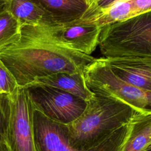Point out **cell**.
Instances as JSON below:
<instances>
[{
  "label": "cell",
  "mask_w": 151,
  "mask_h": 151,
  "mask_svg": "<svg viewBox=\"0 0 151 151\" xmlns=\"http://www.w3.org/2000/svg\"><path fill=\"white\" fill-rule=\"evenodd\" d=\"M95 58L61 46L36 26L22 25L19 39L0 51V60L19 87L58 72H83Z\"/></svg>",
  "instance_id": "1"
},
{
  "label": "cell",
  "mask_w": 151,
  "mask_h": 151,
  "mask_svg": "<svg viewBox=\"0 0 151 151\" xmlns=\"http://www.w3.org/2000/svg\"><path fill=\"white\" fill-rule=\"evenodd\" d=\"M137 111L123 101L94 94L83 113L65 124L68 142L74 149H89L129 123Z\"/></svg>",
  "instance_id": "2"
},
{
  "label": "cell",
  "mask_w": 151,
  "mask_h": 151,
  "mask_svg": "<svg viewBox=\"0 0 151 151\" xmlns=\"http://www.w3.org/2000/svg\"><path fill=\"white\" fill-rule=\"evenodd\" d=\"M103 57L151 58V11L101 27Z\"/></svg>",
  "instance_id": "3"
},
{
  "label": "cell",
  "mask_w": 151,
  "mask_h": 151,
  "mask_svg": "<svg viewBox=\"0 0 151 151\" xmlns=\"http://www.w3.org/2000/svg\"><path fill=\"white\" fill-rule=\"evenodd\" d=\"M83 73L88 88L94 94L120 100L137 111L150 110L151 91L136 87L120 79L102 57L88 64Z\"/></svg>",
  "instance_id": "4"
},
{
  "label": "cell",
  "mask_w": 151,
  "mask_h": 151,
  "mask_svg": "<svg viewBox=\"0 0 151 151\" xmlns=\"http://www.w3.org/2000/svg\"><path fill=\"white\" fill-rule=\"evenodd\" d=\"M33 121L38 151H122L132 129L131 120L95 146L83 150L74 149L69 145L65 124L48 119L35 109Z\"/></svg>",
  "instance_id": "5"
},
{
  "label": "cell",
  "mask_w": 151,
  "mask_h": 151,
  "mask_svg": "<svg viewBox=\"0 0 151 151\" xmlns=\"http://www.w3.org/2000/svg\"><path fill=\"white\" fill-rule=\"evenodd\" d=\"M35 109L48 119L64 124L76 119L84 111L86 101L58 88L38 84L25 87Z\"/></svg>",
  "instance_id": "6"
},
{
  "label": "cell",
  "mask_w": 151,
  "mask_h": 151,
  "mask_svg": "<svg viewBox=\"0 0 151 151\" xmlns=\"http://www.w3.org/2000/svg\"><path fill=\"white\" fill-rule=\"evenodd\" d=\"M11 115L6 137L9 151H38L34 130L35 107L25 87L9 94Z\"/></svg>",
  "instance_id": "7"
},
{
  "label": "cell",
  "mask_w": 151,
  "mask_h": 151,
  "mask_svg": "<svg viewBox=\"0 0 151 151\" xmlns=\"http://www.w3.org/2000/svg\"><path fill=\"white\" fill-rule=\"evenodd\" d=\"M50 40L70 50L91 54L99 44L101 27L77 20L63 24L36 26Z\"/></svg>",
  "instance_id": "8"
},
{
  "label": "cell",
  "mask_w": 151,
  "mask_h": 151,
  "mask_svg": "<svg viewBox=\"0 0 151 151\" xmlns=\"http://www.w3.org/2000/svg\"><path fill=\"white\" fill-rule=\"evenodd\" d=\"M113 73L136 87L151 91V58L102 57Z\"/></svg>",
  "instance_id": "9"
},
{
  "label": "cell",
  "mask_w": 151,
  "mask_h": 151,
  "mask_svg": "<svg viewBox=\"0 0 151 151\" xmlns=\"http://www.w3.org/2000/svg\"><path fill=\"white\" fill-rule=\"evenodd\" d=\"M30 84L53 87L76 96L86 101H88L94 95L86 84L83 72L55 73L37 78Z\"/></svg>",
  "instance_id": "10"
},
{
  "label": "cell",
  "mask_w": 151,
  "mask_h": 151,
  "mask_svg": "<svg viewBox=\"0 0 151 151\" xmlns=\"http://www.w3.org/2000/svg\"><path fill=\"white\" fill-rule=\"evenodd\" d=\"M52 18L55 25L81 19L87 7L85 0H31Z\"/></svg>",
  "instance_id": "11"
},
{
  "label": "cell",
  "mask_w": 151,
  "mask_h": 151,
  "mask_svg": "<svg viewBox=\"0 0 151 151\" xmlns=\"http://www.w3.org/2000/svg\"><path fill=\"white\" fill-rule=\"evenodd\" d=\"M151 150V110L137 111L132 119L130 134L122 151Z\"/></svg>",
  "instance_id": "12"
},
{
  "label": "cell",
  "mask_w": 151,
  "mask_h": 151,
  "mask_svg": "<svg viewBox=\"0 0 151 151\" xmlns=\"http://www.w3.org/2000/svg\"><path fill=\"white\" fill-rule=\"evenodd\" d=\"M7 10L21 26L55 25L52 17L41 6L31 0H11Z\"/></svg>",
  "instance_id": "13"
},
{
  "label": "cell",
  "mask_w": 151,
  "mask_h": 151,
  "mask_svg": "<svg viewBox=\"0 0 151 151\" xmlns=\"http://www.w3.org/2000/svg\"><path fill=\"white\" fill-rule=\"evenodd\" d=\"M134 17L130 0H119L81 21L100 27Z\"/></svg>",
  "instance_id": "14"
},
{
  "label": "cell",
  "mask_w": 151,
  "mask_h": 151,
  "mask_svg": "<svg viewBox=\"0 0 151 151\" xmlns=\"http://www.w3.org/2000/svg\"><path fill=\"white\" fill-rule=\"evenodd\" d=\"M21 28L19 23L8 10L0 13V51L19 39Z\"/></svg>",
  "instance_id": "15"
},
{
  "label": "cell",
  "mask_w": 151,
  "mask_h": 151,
  "mask_svg": "<svg viewBox=\"0 0 151 151\" xmlns=\"http://www.w3.org/2000/svg\"><path fill=\"white\" fill-rule=\"evenodd\" d=\"M11 115L9 94L0 93V142L6 143V137Z\"/></svg>",
  "instance_id": "16"
},
{
  "label": "cell",
  "mask_w": 151,
  "mask_h": 151,
  "mask_svg": "<svg viewBox=\"0 0 151 151\" xmlns=\"http://www.w3.org/2000/svg\"><path fill=\"white\" fill-rule=\"evenodd\" d=\"M18 86L14 77L0 60V93L10 94Z\"/></svg>",
  "instance_id": "17"
},
{
  "label": "cell",
  "mask_w": 151,
  "mask_h": 151,
  "mask_svg": "<svg viewBox=\"0 0 151 151\" xmlns=\"http://www.w3.org/2000/svg\"><path fill=\"white\" fill-rule=\"evenodd\" d=\"M134 17L151 11V0H130Z\"/></svg>",
  "instance_id": "18"
},
{
  "label": "cell",
  "mask_w": 151,
  "mask_h": 151,
  "mask_svg": "<svg viewBox=\"0 0 151 151\" xmlns=\"http://www.w3.org/2000/svg\"><path fill=\"white\" fill-rule=\"evenodd\" d=\"M100 0H85L87 9V11L81 19H83L88 17L91 13H93L97 8L98 4Z\"/></svg>",
  "instance_id": "19"
},
{
  "label": "cell",
  "mask_w": 151,
  "mask_h": 151,
  "mask_svg": "<svg viewBox=\"0 0 151 151\" xmlns=\"http://www.w3.org/2000/svg\"><path fill=\"white\" fill-rule=\"evenodd\" d=\"M119 1V0H100V2H99V4H98V6H97V8L96 9V10L93 12V13H91L90 15H92L93 14H94V12H97V11H100V10H101V9H104V8H107V7H108L109 6H110V5H111L112 4H113L114 2H116V1ZM89 15V16H90ZM88 16V17H89ZM85 19V18H84ZM81 20V19H80Z\"/></svg>",
  "instance_id": "20"
},
{
  "label": "cell",
  "mask_w": 151,
  "mask_h": 151,
  "mask_svg": "<svg viewBox=\"0 0 151 151\" xmlns=\"http://www.w3.org/2000/svg\"><path fill=\"white\" fill-rule=\"evenodd\" d=\"M11 0H0V13L7 10Z\"/></svg>",
  "instance_id": "21"
},
{
  "label": "cell",
  "mask_w": 151,
  "mask_h": 151,
  "mask_svg": "<svg viewBox=\"0 0 151 151\" xmlns=\"http://www.w3.org/2000/svg\"><path fill=\"white\" fill-rule=\"evenodd\" d=\"M0 151H9L8 147L6 143L0 142Z\"/></svg>",
  "instance_id": "22"
},
{
  "label": "cell",
  "mask_w": 151,
  "mask_h": 151,
  "mask_svg": "<svg viewBox=\"0 0 151 151\" xmlns=\"http://www.w3.org/2000/svg\"><path fill=\"white\" fill-rule=\"evenodd\" d=\"M149 151H151V150H149Z\"/></svg>",
  "instance_id": "23"
}]
</instances>
